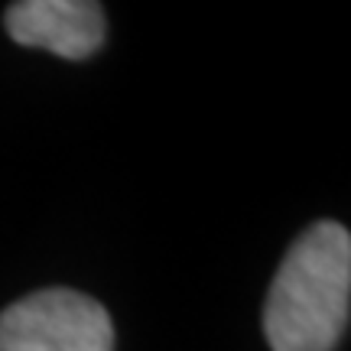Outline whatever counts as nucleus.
Here are the masks:
<instances>
[{
	"label": "nucleus",
	"mask_w": 351,
	"mask_h": 351,
	"mask_svg": "<svg viewBox=\"0 0 351 351\" xmlns=\"http://www.w3.org/2000/svg\"><path fill=\"white\" fill-rule=\"evenodd\" d=\"M351 306V234L339 221L306 228L276 270L263 332L274 351H332Z\"/></svg>",
	"instance_id": "1"
},
{
	"label": "nucleus",
	"mask_w": 351,
	"mask_h": 351,
	"mask_svg": "<svg viewBox=\"0 0 351 351\" xmlns=\"http://www.w3.org/2000/svg\"><path fill=\"white\" fill-rule=\"evenodd\" d=\"M0 351H114L108 309L75 289H39L0 313Z\"/></svg>",
	"instance_id": "2"
},
{
	"label": "nucleus",
	"mask_w": 351,
	"mask_h": 351,
	"mask_svg": "<svg viewBox=\"0 0 351 351\" xmlns=\"http://www.w3.org/2000/svg\"><path fill=\"white\" fill-rule=\"evenodd\" d=\"M3 26L16 46H36L62 59H88L104 43V7L95 0H20Z\"/></svg>",
	"instance_id": "3"
}]
</instances>
